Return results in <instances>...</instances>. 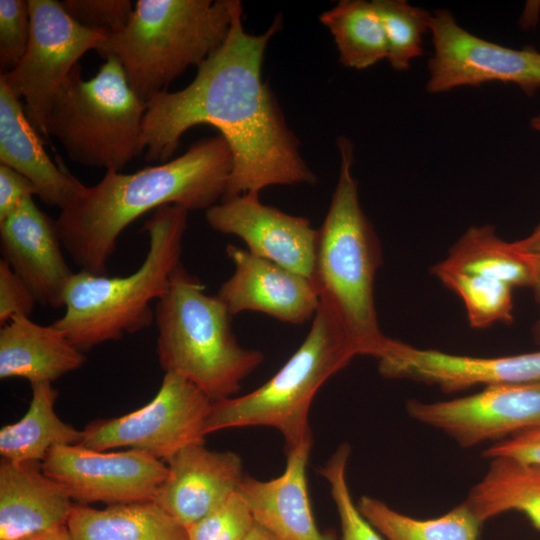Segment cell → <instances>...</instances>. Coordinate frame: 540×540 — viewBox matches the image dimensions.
<instances>
[{
	"label": "cell",
	"mask_w": 540,
	"mask_h": 540,
	"mask_svg": "<svg viewBox=\"0 0 540 540\" xmlns=\"http://www.w3.org/2000/svg\"><path fill=\"white\" fill-rule=\"evenodd\" d=\"M530 125L534 130L540 132V115L533 117L531 119Z\"/></svg>",
	"instance_id": "42"
},
{
	"label": "cell",
	"mask_w": 540,
	"mask_h": 540,
	"mask_svg": "<svg viewBox=\"0 0 540 540\" xmlns=\"http://www.w3.org/2000/svg\"><path fill=\"white\" fill-rule=\"evenodd\" d=\"M359 352L331 310L320 302L302 344L266 383L239 397L212 403L205 434L227 428L277 429L285 450L312 437L309 410L320 387Z\"/></svg>",
	"instance_id": "7"
},
{
	"label": "cell",
	"mask_w": 540,
	"mask_h": 540,
	"mask_svg": "<svg viewBox=\"0 0 540 540\" xmlns=\"http://www.w3.org/2000/svg\"><path fill=\"white\" fill-rule=\"evenodd\" d=\"M431 272L464 303L472 328L485 329L495 323H513V290L508 283L477 275L440 269Z\"/></svg>",
	"instance_id": "29"
},
{
	"label": "cell",
	"mask_w": 540,
	"mask_h": 540,
	"mask_svg": "<svg viewBox=\"0 0 540 540\" xmlns=\"http://www.w3.org/2000/svg\"><path fill=\"white\" fill-rule=\"evenodd\" d=\"M146 109L115 58L105 59L88 80L77 64L49 105L46 138H57L73 162L121 172L143 152Z\"/></svg>",
	"instance_id": "8"
},
{
	"label": "cell",
	"mask_w": 540,
	"mask_h": 540,
	"mask_svg": "<svg viewBox=\"0 0 540 540\" xmlns=\"http://www.w3.org/2000/svg\"><path fill=\"white\" fill-rule=\"evenodd\" d=\"M22 540H74L67 525L59 526Z\"/></svg>",
	"instance_id": "40"
},
{
	"label": "cell",
	"mask_w": 540,
	"mask_h": 540,
	"mask_svg": "<svg viewBox=\"0 0 540 540\" xmlns=\"http://www.w3.org/2000/svg\"><path fill=\"white\" fill-rule=\"evenodd\" d=\"M340 170L326 217L317 229L312 281L320 302L335 315L359 355L382 358L392 339L378 323L374 285L383 255L375 229L363 212L352 174L354 147L337 140Z\"/></svg>",
	"instance_id": "3"
},
{
	"label": "cell",
	"mask_w": 540,
	"mask_h": 540,
	"mask_svg": "<svg viewBox=\"0 0 540 540\" xmlns=\"http://www.w3.org/2000/svg\"><path fill=\"white\" fill-rule=\"evenodd\" d=\"M232 317L180 263L154 310L161 368L187 379L213 402L231 398L264 360L259 350L238 343Z\"/></svg>",
	"instance_id": "5"
},
{
	"label": "cell",
	"mask_w": 540,
	"mask_h": 540,
	"mask_svg": "<svg viewBox=\"0 0 540 540\" xmlns=\"http://www.w3.org/2000/svg\"><path fill=\"white\" fill-rule=\"evenodd\" d=\"M357 507L386 540H479L484 523L465 500L442 516L430 519L404 515L366 495L359 499Z\"/></svg>",
	"instance_id": "27"
},
{
	"label": "cell",
	"mask_w": 540,
	"mask_h": 540,
	"mask_svg": "<svg viewBox=\"0 0 540 540\" xmlns=\"http://www.w3.org/2000/svg\"><path fill=\"white\" fill-rule=\"evenodd\" d=\"M254 525L252 513L238 488L222 504L187 528L188 540H244Z\"/></svg>",
	"instance_id": "32"
},
{
	"label": "cell",
	"mask_w": 540,
	"mask_h": 540,
	"mask_svg": "<svg viewBox=\"0 0 540 540\" xmlns=\"http://www.w3.org/2000/svg\"><path fill=\"white\" fill-rule=\"evenodd\" d=\"M3 259L27 284L36 302L54 309L64 307L67 286L74 275L62 253L56 220L26 198L0 221Z\"/></svg>",
	"instance_id": "17"
},
{
	"label": "cell",
	"mask_w": 540,
	"mask_h": 540,
	"mask_svg": "<svg viewBox=\"0 0 540 540\" xmlns=\"http://www.w3.org/2000/svg\"><path fill=\"white\" fill-rule=\"evenodd\" d=\"M28 4L31 31L26 52L0 79L24 98L29 121L46 137L45 120L53 97L78 60L97 50L108 33L80 25L56 0H28Z\"/></svg>",
	"instance_id": "10"
},
{
	"label": "cell",
	"mask_w": 540,
	"mask_h": 540,
	"mask_svg": "<svg viewBox=\"0 0 540 540\" xmlns=\"http://www.w3.org/2000/svg\"><path fill=\"white\" fill-rule=\"evenodd\" d=\"M67 526L74 540H188L187 529L155 502L74 504Z\"/></svg>",
	"instance_id": "23"
},
{
	"label": "cell",
	"mask_w": 540,
	"mask_h": 540,
	"mask_svg": "<svg viewBox=\"0 0 540 540\" xmlns=\"http://www.w3.org/2000/svg\"><path fill=\"white\" fill-rule=\"evenodd\" d=\"M384 28L391 67L410 68L411 61L424 54L423 37L430 31L432 13L405 0H373Z\"/></svg>",
	"instance_id": "30"
},
{
	"label": "cell",
	"mask_w": 540,
	"mask_h": 540,
	"mask_svg": "<svg viewBox=\"0 0 540 540\" xmlns=\"http://www.w3.org/2000/svg\"><path fill=\"white\" fill-rule=\"evenodd\" d=\"M41 466L82 505L154 502L168 476V466L143 451H98L80 444L53 447Z\"/></svg>",
	"instance_id": "12"
},
{
	"label": "cell",
	"mask_w": 540,
	"mask_h": 540,
	"mask_svg": "<svg viewBox=\"0 0 540 540\" xmlns=\"http://www.w3.org/2000/svg\"><path fill=\"white\" fill-rule=\"evenodd\" d=\"M522 253V252H521ZM527 263L529 264L532 274L531 288L534 292V297L540 307V255L523 253ZM534 342L540 345V314L532 328Z\"/></svg>",
	"instance_id": "38"
},
{
	"label": "cell",
	"mask_w": 540,
	"mask_h": 540,
	"mask_svg": "<svg viewBox=\"0 0 540 540\" xmlns=\"http://www.w3.org/2000/svg\"><path fill=\"white\" fill-rule=\"evenodd\" d=\"M465 501L482 522L507 512L523 514L540 531V466L494 458Z\"/></svg>",
	"instance_id": "25"
},
{
	"label": "cell",
	"mask_w": 540,
	"mask_h": 540,
	"mask_svg": "<svg viewBox=\"0 0 540 540\" xmlns=\"http://www.w3.org/2000/svg\"><path fill=\"white\" fill-rule=\"evenodd\" d=\"M351 448L341 444L319 473L327 480L341 526V540H384L354 503L346 480Z\"/></svg>",
	"instance_id": "31"
},
{
	"label": "cell",
	"mask_w": 540,
	"mask_h": 540,
	"mask_svg": "<svg viewBox=\"0 0 540 540\" xmlns=\"http://www.w3.org/2000/svg\"><path fill=\"white\" fill-rule=\"evenodd\" d=\"M188 213L174 204L153 211L142 227L148 236L145 258L130 275L74 273L65 293V312L54 325L77 348L89 351L151 325V303L167 292L171 276L181 263Z\"/></svg>",
	"instance_id": "4"
},
{
	"label": "cell",
	"mask_w": 540,
	"mask_h": 540,
	"mask_svg": "<svg viewBox=\"0 0 540 540\" xmlns=\"http://www.w3.org/2000/svg\"><path fill=\"white\" fill-rule=\"evenodd\" d=\"M205 217L213 230L242 239L250 253L312 280L317 229L307 218L263 204L258 192L221 200Z\"/></svg>",
	"instance_id": "14"
},
{
	"label": "cell",
	"mask_w": 540,
	"mask_h": 540,
	"mask_svg": "<svg viewBox=\"0 0 540 540\" xmlns=\"http://www.w3.org/2000/svg\"><path fill=\"white\" fill-rule=\"evenodd\" d=\"M244 540H276L266 530L255 523L253 529Z\"/></svg>",
	"instance_id": "41"
},
{
	"label": "cell",
	"mask_w": 540,
	"mask_h": 540,
	"mask_svg": "<svg viewBox=\"0 0 540 540\" xmlns=\"http://www.w3.org/2000/svg\"><path fill=\"white\" fill-rule=\"evenodd\" d=\"M166 462L168 476L154 502L186 529L238 490L244 478L238 454L211 451L204 443L187 446Z\"/></svg>",
	"instance_id": "18"
},
{
	"label": "cell",
	"mask_w": 540,
	"mask_h": 540,
	"mask_svg": "<svg viewBox=\"0 0 540 540\" xmlns=\"http://www.w3.org/2000/svg\"><path fill=\"white\" fill-rule=\"evenodd\" d=\"M511 244L519 252L540 255V224L530 235Z\"/></svg>",
	"instance_id": "39"
},
{
	"label": "cell",
	"mask_w": 540,
	"mask_h": 540,
	"mask_svg": "<svg viewBox=\"0 0 540 540\" xmlns=\"http://www.w3.org/2000/svg\"><path fill=\"white\" fill-rule=\"evenodd\" d=\"M33 195H36V191L29 179L14 169L0 164V221Z\"/></svg>",
	"instance_id": "37"
},
{
	"label": "cell",
	"mask_w": 540,
	"mask_h": 540,
	"mask_svg": "<svg viewBox=\"0 0 540 540\" xmlns=\"http://www.w3.org/2000/svg\"><path fill=\"white\" fill-rule=\"evenodd\" d=\"M430 32L434 54L428 62L429 93L492 81L515 84L528 96L540 88V52L482 39L461 27L444 9L432 13Z\"/></svg>",
	"instance_id": "11"
},
{
	"label": "cell",
	"mask_w": 540,
	"mask_h": 540,
	"mask_svg": "<svg viewBox=\"0 0 540 540\" xmlns=\"http://www.w3.org/2000/svg\"><path fill=\"white\" fill-rule=\"evenodd\" d=\"M31 31L28 1L0 0V68L11 71L24 56Z\"/></svg>",
	"instance_id": "33"
},
{
	"label": "cell",
	"mask_w": 540,
	"mask_h": 540,
	"mask_svg": "<svg viewBox=\"0 0 540 540\" xmlns=\"http://www.w3.org/2000/svg\"><path fill=\"white\" fill-rule=\"evenodd\" d=\"M27 412L17 422L0 430L2 460L42 462L55 446L77 445L82 431L62 421L55 412L58 391L52 383H35Z\"/></svg>",
	"instance_id": "24"
},
{
	"label": "cell",
	"mask_w": 540,
	"mask_h": 540,
	"mask_svg": "<svg viewBox=\"0 0 540 540\" xmlns=\"http://www.w3.org/2000/svg\"><path fill=\"white\" fill-rule=\"evenodd\" d=\"M312 437L286 450V467L277 478L244 476L239 491L254 521L276 540H334L315 523L308 496L306 468Z\"/></svg>",
	"instance_id": "19"
},
{
	"label": "cell",
	"mask_w": 540,
	"mask_h": 540,
	"mask_svg": "<svg viewBox=\"0 0 540 540\" xmlns=\"http://www.w3.org/2000/svg\"><path fill=\"white\" fill-rule=\"evenodd\" d=\"M434 266L504 281L514 289L530 287L532 274L523 253L501 239L492 225L471 226Z\"/></svg>",
	"instance_id": "26"
},
{
	"label": "cell",
	"mask_w": 540,
	"mask_h": 540,
	"mask_svg": "<svg viewBox=\"0 0 540 540\" xmlns=\"http://www.w3.org/2000/svg\"><path fill=\"white\" fill-rule=\"evenodd\" d=\"M406 409L414 420L440 430L462 448L494 444L540 427V382L488 386L431 403L410 399Z\"/></svg>",
	"instance_id": "13"
},
{
	"label": "cell",
	"mask_w": 540,
	"mask_h": 540,
	"mask_svg": "<svg viewBox=\"0 0 540 540\" xmlns=\"http://www.w3.org/2000/svg\"><path fill=\"white\" fill-rule=\"evenodd\" d=\"M213 401L175 373H165L157 394L128 414L99 419L82 430L80 445L107 451L128 447L167 461L181 449L204 443Z\"/></svg>",
	"instance_id": "9"
},
{
	"label": "cell",
	"mask_w": 540,
	"mask_h": 540,
	"mask_svg": "<svg viewBox=\"0 0 540 540\" xmlns=\"http://www.w3.org/2000/svg\"><path fill=\"white\" fill-rule=\"evenodd\" d=\"M237 0H137L127 25L96 50L120 62L136 94L148 102L226 39Z\"/></svg>",
	"instance_id": "6"
},
{
	"label": "cell",
	"mask_w": 540,
	"mask_h": 540,
	"mask_svg": "<svg viewBox=\"0 0 540 540\" xmlns=\"http://www.w3.org/2000/svg\"><path fill=\"white\" fill-rule=\"evenodd\" d=\"M41 462L0 463V540H22L67 525L74 504Z\"/></svg>",
	"instance_id": "21"
},
{
	"label": "cell",
	"mask_w": 540,
	"mask_h": 540,
	"mask_svg": "<svg viewBox=\"0 0 540 540\" xmlns=\"http://www.w3.org/2000/svg\"><path fill=\"white\" fill-rule=\"evenodd\" d=\"M84 352L54 325H41L29 317L11 319L0 330V378H23L53 383L81 368Z\"/></svg>",
	"instance_id": "22"
},
{
	"label": "cell",
	"mask_w": 540,
	"mask_h": 540,
	"mask_svg": "<svg viewBox=\"0 0 540 540\" xmlns=\"http://www.w3.org/2000/svg\"><path fill=\"white\" fill-rule=\"evenodd\" d=\"M20 99L0 79V163L29 179L43 203L62 210L86 186L60 165L59 158L58 165L50 159Z\"/></svg>",
	"instance_id": "20"
},
{
	"label": "cell",
	"mask_w": 540,
	"mask_h": 540,
	"mask_svg": "<svg viewBox=\"0 0 540 540\" xmlns=\"http://www.w3.org/2000/svg\"><path fill=\"white\" fill-rule=\"evenodd\" d=\"M233 155L221 135L201 139L179 157L133 173L106 170L97 184L62 209L56 224L73 262L93 275H106L120 234L143 214L174 204L188 211L222 200Z\"/></svg>",
	"instance_id": "2"
},
{
	"label": "cell",
	"mask_w": 540,
	"mask_h": 540,
	"mask_svg": "<svg viewBox=\"0 0 540 540\" xmlns=\"http://www.w3.org/2000/svg\"><path fill=\"white\" fill-rule=\"evenodd\" d=\"M319 20L332 34L343 66L362 70L387 59L384 28L372 1H339Z\"/></svg>",
	"instance_id": "28"
},
{
	"label": "cell",
	"mask_w": 540,
	"mask_h": 540,
	"mask_svg": "<svg viewBox=\"0 0 540 540\" xmlns=\"http://www.w3.org/2000/svg\"><path fill=\"white\" fill-rule=\"evenodd\" d=\"M379 372L389 379H408L452 393L484 387L540 382V350L510 356L476 357L420 349L392 340L379 359Z\"/></svg>",
	"instance_id": "15"
},
{
	"label": "cell",
	"mask_w": 540,
	"mask_h": 540,
	"mask_svg": "<svg viewBox=\"0 0 540 540\" xmlns=\"http://www.w3.org/2000/svg\"><path fill=\"white\" fill-rule=\"evenodd\" d=\"M226 253L234 272L217 296L232 316L260 312L293 325L314 318L320 299L311 279L233 244Z\"/></svg>",
	"instance_id": "16"
},
{
	"label": "cell",
	"mask_w": 540,
	"mask_h": 540,
	"mask_svg": "<svg viewBox=\"0 0 540 540\" xmlns=\"http://www.w3.org/2000/svg\"><path fill=\"white\" fill-rule=\"evenodd\" d=\"M36 299L27 284L4 259L0 260V326L18 316L29 317Z\"/></svg>",
	"instance_id": "35"
},
{
	"label": "cell",
	"mask_w": 540,
	"mask_h": 540,
	"mask_svg": "<svg viewBox=\"0 0 540 540\" xmlns=\"http://www.w3.org/2000/svg\"><path fill=\"white\" fill-rule=\"evenodd\" d=\"M60 3L80 25L108 34L122 30L134 12L130 0H64Z\"/></svg>",
	"instance_id": "34"
},
{
	"label": "cell",
	"mask_w": 540,
	"mask_h": 540,
	"mask_svg": "<svg viewBox=\"0 0 540 540\" xmlns=\"http://www.w3.org/2000/svg\"><path fill=\"white\" fill-rule=\"evenodd\" d=\"M237 0L226 39L197 68L185 88L147 102L141 144L147 162H167L182 135L211 125L228 143L233 168L222 200L273 185L315 184L299 140L262 78L267 44L282 27L278 16L262 34L245 31Z\"/></svg>",
	"instance_id": "1"
},
{
	"label": "cell",
	"mask_w": 540,
	"mask_h": 540,
	"mask_svg": "<svg viewBox=\"0 0 540 540\" xmlns=\"http://www.w3.org/2000/svg\"><path fill=\"white\" fill-rule=\"evenodd\" d=\"M487 459L506 458L540 466V427L492 444L483 451Z\"/></svg>",
	"instance_id": "36"
}]
</instances>
